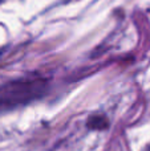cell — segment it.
I'll use <instances>...</instances> for the list:
<instances>
[{"instance_id":"3957f363","label":"cell","mask_w":150,"mask_h":151,"mask_svg":"<svg viewBox=\"0 0 150 151\" xmlns=\"http://www.w3.org/2000/svg\"><path fill=\"white\" fill-rule=\"evenodd\" d=\"M148 151H150V146H149V147H148Z\"/></svg>"},{"instance_id":"6da1fadb","label":"cell","mask_w":150,"mask_h":151,"mask_svg":"<svg viewBox=\"0 0 150 151\" xmlns=\"http://www.w3.org/2000/svg\"><path fill=\"white\" fill-rule=\"evenodd\" d=\"M48 83L45 80H19L0 88V113L29 104L45 94Z\"/></svg>"},{"instance_id":"7a4b0ae2","label":"cell","mask_w":150,"mask_h":151,"mask_svg":"<svg viewBox=\"0 0 150 151\" xmlns=\"http://www.w3.org/2000/svg\"><path fill=\"white\" fill-rule=\"evenodd\" d=\"M88 126L92 130H105L109 126V121L105 115H101V114L92 115L89 118V121H88Z\"/></svg>"}]
</instances>
